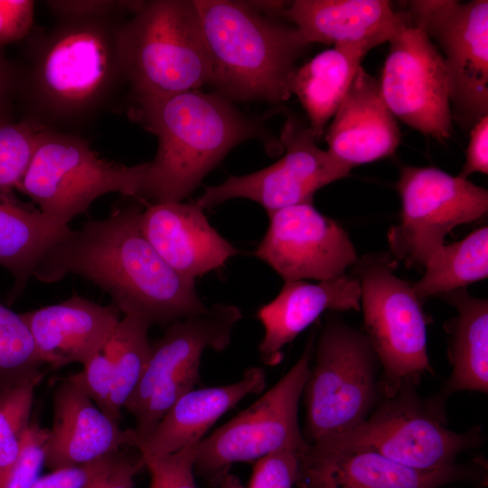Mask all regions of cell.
<instances>
[{"label":"cell","mask_w":488,"mask_h":488,"mask_svg":"<svg viewBox=\"0 0 488 488\" xmlns=\"http://www.w3.org/2000/svg\"><path fill=\"white\" fill-rule=\"evenodd\" d=\"M141 201L115 209L107 218L90 220L54 243L33 276L55 283L77 275L112 298L124 314L151 324L172 323L205 313L195 280L173 269L158 254L141 228Z\"/></svg>","instance_id":"cell-1"},{"label":"cell","mask_w":488,"mask_h":488,"mask_svg":"<svg viewBox=\"0 0 488 488\" xmlns=\"http://www.w3.org/2000/svg\"><path fill=\"white\" fill-rule=\"evenodd\" d=\"M121 14L60 18L30 37L17 69L16 97L25 119L73 133L107 110L127 83Z\"/></svg>","instance_id":"cell-2"},{"label":"cell","mask_w":488,"mask_h":488,"mask_svg":"<svg viewBox=\"0 0 488 488\" xmlns=\"http://www.w3.org/2000/svg\"><path fill=\"white\" fill-rule=\"evenodd\" d=\"M130 112L158 140L137 197L145 204L182 202L238 144L269 141L260 125L217 92L134 97Z\"/></svg>","instance_id":"cell-3"},{"label":"cell","mask_w":488,"mask_h":488,"mask_svg":"<svg viewBox=\"0 0 488 488\" xmlns=\"http://www.w3.org/2000/svg\"><path fill=\"white\" fill-rule=\"evenodd\" d=\"M211 61V83L229 100L289 99L296 61L309 46L294 25L251 2L194 0Z\"/></svg>","instance_id":"cell-4"},{"label":"cell","mask_w":488,"mask_h":488,"mask_svg":"<svg viewBox=\"0 0 488 488\" xmlns=\"http://www.w3.org/2000/svg\"><path fill=\"white\" fill-rule=\"evenodd\" d=\"M303 396L307 444L343 435L365 421L382 399L380 362L367 335L330 314L315 345Z\"/></svg>","instance_id":"cell-5"},{"label":"cell","mask_w":488,"mask_h":488,"mask_svg":"<svg viewBox=\"0 0 488 488\" xmlns=\"http://www.w3.org/2000/svg\"><path fill=\"white\" fill-rule=\"evenodd\" d=\"M134 97L164 96L211 83V61L193 1H145L123 30Z\"/></svg>","instance_id":"cell-6"},{"label":"cell","mask_w":488,"mask_h":488,"mask_svg":"<svg viewBox=\"0 0 488 488\" xmlns=\"http://www.w3.org/2000/svg\"><path fill=\"white\" fill-rule=\"evenodd\" d=\"M361 286V310L367 335L380 362L382 398L417 387L433 373L427 355L428 317L410 283L395 275L388 253L365 255L352 266Z\"/></svg>","instance_id":"cell-7"},{"label":"cell","mask_w":488,"mask_h":488,"mask_svg":"<svg viewBox=\"0 0 488 488\" xmlns=\"http://www.w3.org/2000/svg\"><path fill=\"white\" fill-rule=\"evenodd\" d=\"M147 168L148 162L126 165L100 157L75 133L42 128L16 190L54 223L68 227L104 194L137 199Z\"/></svg>","instance_id":"cell-8"},{"label":"cell","mask_w":488,"mask_h":488,"mask_svg":"<svg viewBox=\"0 0 488 488\" xmlns=\"http://www.w3.org/2000/svg\"><path fill=\"white\" fill-rule=\"evenodd\" d=\"M445 405L436 395L421 399L416 387H404L382 398L354 429L313 444L375 452L420 471L441 469L455 464L460 453L481 446L484 438L477 427L466 433L448 429Z\"/></svg>","instance_id":"cell-9"},{"label":"cell","mask_w":488,"mask_h":488,"mask_svg":"<svg viewBox=\"0 0 488 488\" xmlns=\"http://www.w3.org/2000/svg\"><path fill=\"white\" fill-rule=\"evenodd\" d=\"M314 334L295 365L272 388L200 441L194 460L198 475L219 485L236 463L257 461L285 450L299 454L307 448L298 423V406L311 371Z\"/></svg>","instance_id":"cell-10"},{"label":"cell","mask_w":488,"mask_h":488,"mask_svg":"<svg viewBox=\"0 0 488 488\" xmlns=\"http://www.w3.org/2000/svg\"><path fill=\"white\" fill-rule=\"evenodd\" d=\"M397 188L400 221L388 232L391 256L408 267L423 268L455 227L488 211V192L468 179L436 167L404 166Z\"/></svg>","instance_id":"cell-11"},{"label":"cell","mask_w":488,"mask_h":488,"mask_svg":"<svg viewBox=\"0 0 488 488\" xmlns=\"http://www.w3.org/2000/svg\"><path fill=\"white\" fill-rule=\"evenodd\" d=\"M411 23L441 52L448 75L453 121L471 130L488 116V2H407Z\"/></svg>","instance_id":"cell-12"},{"label":"cell","mask_w":488,"mask_h":488,"mask_svg":"<svg viewBox=\"0 0 488 488\" xmlns=\"http://www.w3.org/2000/svg\"><path fill=\"white\" fill-rule=\"evenodd\" d=\"M280 141L285 154L275 164L206 186L195 202L204 210L233 198H244L258 202L269 213L312 202L317 190L346 177L352 169L318 147L310 127L295 117L286 120Z\"/></svg>","instance_id":"cell-13"},{"label":"cell","mask_w":488,"mask_h":488,"mask_svg":"<svg viewBox=\"0 0 488 488\" xmlns=\"http://www.w3.org/2000/svg\"><path fill=\"white\" fill-rule=\"evenodd\" d=\"M378 82L381 97L396 118L438 142L449 137L453 117L444 60L411 21L389 42Z\"/></svg>","instance_id":"cell-14"},{"label":"cell","mask_w":488,"mask_h":488,"mask_svg":"<svg viewBox=\"0 0 488 488\" xmlns=\"http://www.w3.org/2000/svg\"><path fill=\"white\" fill-rule=\"evenodd\" d=\"M242 316L238 306L217 303L203 314L169 324L151 343L145 371L124 408L132 415L145 405L167 407L194 388L203 352L225 350Z\"/></svg>","instance_id":"cell-15"},{"label":"cell","mask_w":488,"mask_h":488,"mask_svg":"<svg viewBox=\"0 0 488 488\" xmlns=\"http://www.w3.org/2000/svg\"><path fill=\"white\" fill-rule=\"evenodd\" d=\"M269 225L255 255L285 282L326 281L346 274L358 260L348 233L313 202L267 213Z\"/></svg>","instance_id":"cell-16"},{"label":"cell","mask_w":488,"mask_h":488,"mask_svg":"<svg viewBox=\"0 0 488 488\" xmlns=\"http://www.w3.org/2000/svg\"><path fill=\"white\" fill-rule=\"evenodd\" d=\"M296 483L300 488H439L474 481L483 474L477 462L453 464L433 471H420L378 453L343 450L308 444L299 453Z\"/></svg>","instance_id":"cell-17"},{"label":"cell","mask_w":488,"mask_h":488,"mask_svg":"<svg viewBox=\"0 0 488 488\" xmlns=\"http://www.w3.org/2000/svg\"><path fill=\"white\" fill-rule=\"evenodd\" d=\"M44 447L52 471L95 462L133 446L130 428L101 411L70 377L53 394V418Z\"/></svg>","instance_id":"cell-18"},{"label":"cell","mask_w":488,"mask_h":488,"mask_svg":"<svg viewBox=\"0 0 488 488\" xmlns=\"http://www.w3.org/2000/svg\"><path fill=\"white\" fill-rule=\"evenodd\" d=\"M141 228L163 259L192 280L239 253L210 224L195 202L145 204Z\"/></svg>","instance_id":"cell-19"},{"label":"cell","mask_w":488,"mask_h":488,"mask_svg":"<svg viewBox=\"0 0 488 488\" xmlns=\"http://www.w3.org/2000/svg\"><path fill=\"white\" fill-rule=\"evenodd\" d=\"M114 304L101 305L78 295L22 314L44 364L54 369L86 363L102 352L120 320Z\"/></svg>","instance_id":"cell-20"},{"label":"cell","mask_w":488,"mask_h":488,"mask_svg":"<svg viewBox=\"0 0 488 488\" xmlns=\"http://www.w3.org/2000/svg\"><path fill=\"white\" fill-rule=\"evenodd\" d=\"M333 117L327 151L352 168L391 156L399 145L396 117L381 97L379 82L361 66Z\"/></svg>","instance_id":"cell-21"},{"label":"cell","mask_w":488,"mask_h":488,"mask_svg":"<svg viewBox=\"0 0 488 488\" xmlns=\"http://www.w3.org/2000/svg\"><path fill=\"white\" fill-rule=\"evenodd\" d=\"M361 310V286L352 274L334 279L285 282L279 294L258 311L264 328L258 345L262 361L278 364L283 348L326 311Z\"/></svg>","instance_id":"cell-22"},{"label":"cell","mask_w":488,"mask_h":488,"mask_svg":"<svg viewBox=\"0 0 488 488\" xmlns=\"http://www.w3.org/2000/svg\"><path fill=\"white\" fill-rule=\"evenodd\" d=\"M307 43L390 42L410 21L386 0H296L281 14Z\"/></svg>","instance_id":"cell-23"},{"label":"cell","mask_w":488,"mask_h":488,"mask_svg":"<svg viewBox=\"0 0 488 488\" xmlns=\"http://www.w3.org/2000/svg\"><path fill=\"white\" fill-rule=\"evenodd\" d=\"M266 373L249 367L238 381L217 387L192 389L162 417L151 433L135 445L141 458L177 452L200 443L208 429L229 409L266 387Z\"/></svg>","instance_id":"cell-24"},{"label":"cell","mask_w":488,"mask_h":488,"mask_svg":"<svg viewBox=\"0 0 488 488\" xmlns=\"http://www.w3.org/2000/svg\"><path fill=\"white\" fill-rule=\"evenodd\" d=\"M375 47L371 42L334 45L292 73L290 93L301 102L316 140L335 114L364 56Z\"/></svg>","instance_id":"cell-25"},{"label":"cell","mask_w":488,"mask_h":488,"mask_svg":"<svg viewBox=\"0 0 488 488\" xmlns=\"http://www.w3.org/2000/svg\"><path fill=\"white\" fill-rule=\"evenodd\" d=\"M438 297L452 305L457 315L446 324L452 373L436 397L444 402L455 391H488V301L458 288Z\"/></svg>","instance_id":"cell-26"},{"label":"cell","mask_w":488,"mask_h":488,"mask_svg":"<svg viewBox=\"0 0 488 488\" xmlns=\"http://www.w3.org/2000/svg\"><path fill=\"white\" fill-rule=\"evenodd\" d=\"M69 230L17 200L14 192L0 195V266L14 277L12 299L22 293L44 254Z\"/></svg>","instance_id":"cell-27"},{"label":"cell","mask_w":488,"mask_h":488,"mask_svg":"<svg viewBox=\"0 0 488 488\" xmlns=\"http://www.w3.org/2000/svg\"><path fill=\"white\" fill-rule=\"evenodd\" d=\"M488 277V227L465 239L444 244L427 260L423 277L411 284L423 304L428 297L465 288Z\"/></svg>","instance_id":"cell-28"},{"label":"cell","mask_w":488,"mask_h":488,"mask_svg":"<svg viewBox=\"0 0 488 488\" xmlns=\"http://www.w3.org/2000/svg\"><path fill=\"white\" fill-rule=\"evenodd\" d=\"M151 325L142 317L124 314L102 350L112 368L110 418L117 422L145 371L151 352Z\"/></svg>","instance_id":"cell-29"},{"label":"cell","mask_w":488,"mask_h":488,"mask_svg":"<svg viewBox=\"0 0 488 488\" xmlns=\"http://www.w3.org/2000/svg\"><path fill=\"white\" fill-rule=\"evenodd\" d=\"M41 359L28 324L0 302V392L42 376Z\"/></svg>","instance_id":"cell-30"},{"label":"cell","mask_w":488,"mask_h":488,"mask_svg":"<svg viewBox=\"0 0 488 488\" xmlns=\"http://www.w3.org/2000/svg\"><path fill=\"white\" fill-rule=\"evenodd\" d=\"M42 376L0 392V475L17 460L30 417L34 390Z\"/></svg>","instance_id":"cell-31"},{"label":"cell","mask_w":488,"mask_h":488,"mask_svg":"<svg viewBox=\"0 0 488 488\" xmlns=\"http://www.w3.org/2000/svg\"><path fill=\"white\" fill-rule=\"evenodd\" d=\"M42 129L25 119L0 118V195L13 193L21 183Z\"/></svg>","instance_id":"cell-32"},{"label":"cell","mask_w":488,"mask_h":488,"mask_svg":"<svg viewBox=\"0 0 488 488\" xmlns=\"http://www.w3.org/2000/svg\"><path fill=\"white\" fill-rule=\"evenodd\" d=\"M48 428L31 422L23 437L20 455L14 464L0 475V488H31L40 477L44 465V447Z\"/></svg>","instance_id":"cell-33"},{"label":"cell","mask_w":488,"mask_h":488,"mask_svg":"<svg viewBox=\"0 0 488 488\" xmlns=\"http://www.w3.org/2000/svg\"><path fill=\"white\" fill-rule=\"evenodd\" d=\"M198 444L172 454L141 458L151 475L150 488H198L194 480Z\"/></svg>","instance_id":"cell-34"},{"label":"cell","mask_w":488,"mask_h":488,"mask_svg":"<svg viewBox=\"0 0 488 488\" xmlns=\"http://www.w3.org/2000/svg\"><path fill=\"white\" fill-rule=\"evenodd\" d=\"M93 403L110 418V405L114 388L111 364L100 352L83 364V369L69 376Z\"/></svg>","instance_id":"cell-35"},{"label":"cell","mask_w":488,"mask_h":488,"mask_svg":"<svg viewBox=\"0 0 488 488\" xmlns=\"http://www.w3.org/2000/svg\"><path fill=\"white\" fill-rule=\"evenodd\" d=\"M297 455L285 450L257 460L248 488H293L297 478Z\"/></svg>","instance_id":"cell-36"},{"label":"cell","mask_w":488,"mask_h":488,"mask_svg":"<svg viewBox=\"0 0 488 488\" xmlns=\"http://www.w3.org/2000/svg\"><path fill=\"white\" fill-rule=\"evenodd\" d=\"M124 455L118 452L92 463L54 470L39 477L31 488H86L114 466Z\"/></svg>","instance_id":"cell-37"},{"label":"cell","mask_w":488,"mask_h":488,"mask_svg":"<svg viewBox=\"0 0 488 488\" xmlns=\"http://www.w3.org/2000/svg\"><path fill=\"white\" fill-rule=\"evenodd\" d=\"M144 1L114 0H51L45 5L56 19L98 17L121 14L124 12L136 13Z\"/></svg>","instance_id":"cell-38"},{"label":"cell","mask_w":488,"mask_h":488,"mask_svg":"<svg viewBox=\"0 0 488 488\" xmlns=\"http://www.w3.org/2000/svg\"><path fill=\"white\" fill-rule=\"evenodd\" d=\"M35 2L0 0V48L26 38L33 28Z\"/></svg>","instance_id":"cell-39"},{"label":"cell","mask_w":488,"mask_h":488,"mask_svg":"<svg viewBox=\"0 0 488 488\" xmlns=\"http://www.w3.org/2000/svg\"><path fill=\"white\" fill-rule=\"evenodd\" d=\"M474 173L488 174V116L470 130L465 163L458 176L467 179Z\"/></svg>","instance_id":"cell-40"},{"label":"cell","mask_w":488,"mask_h":488,"mask_svg":"<svg viewBox=\"0 0 488 488\" xmlns=\"http://www.w3.org/2000/svg\"><path fill=\"white\" fill-rule=\"evenodd\" d=\"M144 467L140 455H127L86 488H135L134 477Z\"/></svg>","instance_id":"cell-41"},{"label":"cell","mask_w":488,"mask_h":488,"mask_svg":"<svg viewBox=\"0 0 488 488\" xmlns=\"http://www.w3.org/2000/svg\"><path fill=\"white\" fill-rule=\"evenodd\" d=\"M17 69L0 56V118L9 117V108L16 97Z\"/></svg>","instance_id":"cell-42"},{"label":"cell","mask_w":488,"mask_h":488,"mask_svg":"<svg viewBox=\"0 0 488 488\" xmlns=\"http://www.w3.org/2000/svg\"><path fill=\"white\" fill-rule=\"evenodd\" d=\"M220 488H248L244 486L240 480L230 473L227 474L219 483Z\"/></svg>","instance_id":"cell-43"}]
</instances>
